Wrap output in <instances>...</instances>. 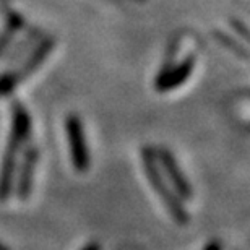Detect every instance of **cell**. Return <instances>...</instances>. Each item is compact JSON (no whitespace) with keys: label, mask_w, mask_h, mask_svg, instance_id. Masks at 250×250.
I'll use <instances>...</instances> for the list:
<instances>
[{"label":"cell","mask_w":250,"mask_h":250,"mask_svg":"<svg viewBox=\"0 0 250 250\" xmlns=\"http://www.w3.org/2000/svg\"><path fill=\"white\" fill-rule=\"evenodd\" d=\"M158 159H153V153L149 149H145L143 151V166H145V171H146V177L149 184L153 186V190L156 188V193L158 197L161 198V202L166 205V207L171 209V214L177 221H186V214H184V209L179 208V205L174 202L171 192L167 190V187H164V182H163V171L161 167H158Z\"/></svg>","instance_id":"cell-1"},{"label":"cell","mask_w":250,"mask_h":250,"mask_svg":"<svg viewBox=\"0 0 250 250\" xmlns=\"http://www.w3.org/2000/svg\"><path fill=\"white\" fill-rule=\"evenodd\" d=\"M158 163L161 164L163 169L166 171L167 174H164L167 179H169V184L177 188V192H181V195H184V197H188L190 195V188H188V184L186 179L182 177V172L179 174V167L176 161H174V158L171 156L169 153L166 151H161L158 156Z\"/></svg>","instance_id":"cell-2"},{"label":"cell","mask_w":250,"mask_h":250,"mask_svg":"<svg viewBox=\"0 0 250 250\" xmlns=\"http://www.w3.org/2000/svg\"><path fill=\"white\" fill-rule=\"evenodd\" d=\"M70 137H72V149L75 153V163H84V148H83V137L80 125L72 122V128H70Z\"/></svg>","instance_id":"cell-3"}]
</instances>
